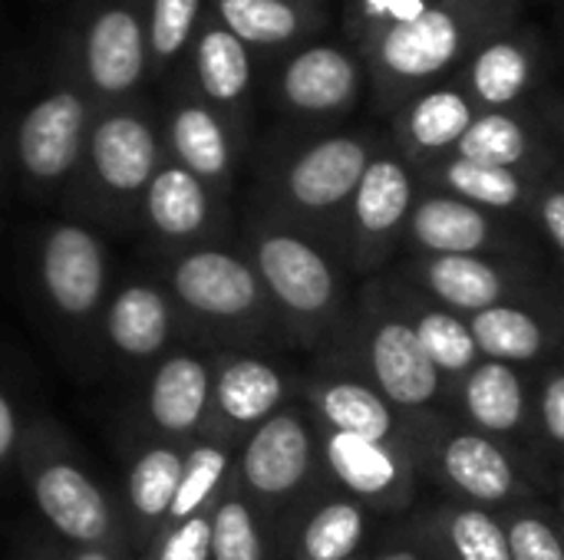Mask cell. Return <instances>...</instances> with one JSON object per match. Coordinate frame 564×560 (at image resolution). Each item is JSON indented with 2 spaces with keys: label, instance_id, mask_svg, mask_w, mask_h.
I'll return each instance as SVG.
<instances>
[{
  "label": "cell",
  "instance_id": "27",
  "mask_svg": "<svg viewBox=\"0 0 564 560\" xmlns=\"http://www.w3.org/2000/svg\"><path fill=\"white\" fill-rule=\"evenodd\" d=\"M449 399L456 406V422L519 449L532 462L529 455L532 389L525 370L496 360H479L473 373H466L449 389Z\"/></svg>",
  "mask_w": 564,
  "mask_h": 560
},
{
  "label": "cell",
  "instance_id": "53",
  "mask_svg": "<svg viewBox=\"0 0 564 560\" xmlns=\"http://www.w3.org/2000/svg\"><path fill=\"white\" fill-rule=\"evenodd\" d=\"M307 3H321V7H330V0H307Z\"/></svg>",
  "mask_w": 564,
  "mask_h": 560
},
{
  "label": "cell",
  "instance_id": "30",
  "mask_svg": "<svg viewBox=\"0 0 564 560\" xmlns=\"http://www.w3.org/2000/svg\"><path fill=\"white\" fill-rule=\"evenodd\" d=\"M473 119H476V106L453 79H443L410 96L387 119V135L410 158L413 168H423L430 162L453 155L456 142L466 135Z\"/></svg>",
  "mask_w": 564,
  "mask_h": 560
},
{
  "label": "cell",
  "instance_id": "29",
  "mask_svg": "<svg viewBox=\"0 0 564 560\" xmlns=\"http://www.w3.org/2000/svg\"><path fill=\"white\" fill-rule=\"evenodd\" d=\"M456 158L492 165V168H512L535 178L552 175V168L562 162L558 145L539 122L535 109H496V112H476L473 125L453 149Z\"/></svg>",
  "mask_w": 564,
  "mask_h": 560
},
{
  "label": "cell",
  "instance_id": "37",
  "mask_svg": "<svg viewBox=\"0 0 564 560\" xmlns=\"http://www.w3.org/2000/svg\"><path fill=\"white\" fill-rule=\"evenodd\" d=\"M205 13L208 0H145L149 79L178 83Z\"/></svg>",
  "mask_w": 564,
  "mask_h": 560
},
{
  "label": "cell",
  "instance_id": "4",
  "mask_svg": "<svg viewBox=\"0 0 564 560\" xmlns=\"http://www.w3.org/2000/svg\"><path fill=\"white\" fill-rule=\"evenodd\" d=\"M30 287L56 343L83 366H93L96 333L116 287V264L106 234L83 218L43 221L30 241Z\"/></svg>",
  "mask_w": 564,
  "mask_h": 560
},
{
  "label": "cell",
  "instance_id": "14",
  "mask_svg": "<svg viewBox=\"0 0 564 560\" xmlns=\"http://www.w3.org/2000/svg\"><path fill=\"white\" fill-rule=\"evenodd\" d=\"M420 188L410 158L383 135L344 215L340 254L350 274H377L400 254Z\"/></svg>",
  "mask_w": 564,
  "mask_h": 560
},
{
  "label": "cell",
  "instance_id": "23",
  "mask_svg": "<svg viewBox=\"0 0 564 560\" xmlns=\"http://www.w3.org/2000/svg\"><path fill=\"white\" fill-rule=\"evenodd\" d=\"M406 277L413 294L433 300L459 317L482 314L496 304L542 300L532 294L529 267L512 257L489 254H436V257H410Z\"/></svg>",
  "mask_w": 564,
  "mask_h": 560
},
{
  "label": "cell",
  "instance_id": "21",
  "mask_svg": "<svg viewBox=\"0 0 564 560\" xmlns=\"http://www.w3.org/2000/svg\"><path fill=\"white\" fill-rule=\"evenodd\" d=\"M159 122L169 162L192 172L215 195L235 201V188L241 182L251 145L185 83H175Z\"/></svg>",
  "mask_w": 564,
  "mask_h": 560
},
{
  "label": "cell",
  "instance_id": "5",
  "mask_svg": "<svg viewBox=\"0 0 564 560\" xmlns=\"http://www.w3.org/2000/svg\"><path fill=\"white\" fill-rule=\"evenodd\" d=\"M165 158L162 122L142 99L96 109L66 208L99 231L129 234L139 228L145 188Z\"/></svg>",
  "mask_w": 564,
  "mask_h": 560
},
{
  "label": "cell",
  "instance_id": "45",
  "mask_svg": "<svg viewBox=\"0 0 564 560\" xmlns=\"http://www.w3.org/2000/svg\"><path fill=\"white\" fill-rule=\"evenodd\" d=\"M370 560H436L430 554V548L423 545V538L410 528V521H387L377 535V541L370 545Z\"/></svg>",
  "mask_w": 564,
  "mask_h": 560
},
{
  "label": "cell",
  "instance_id": "52",
  "mask_svg": "<svg viewBox=\"0 0 564 560\" xmlns=\"http://www.w3.org/2000/svg\"><path fill=\"white\" fill-rule=\"evenodd\" d=\"M552 178H558V182L564 185V155H562V162H558V165L552 168Z\"/></svg>",
  "mask_w": 564,
  "mask_h": 560
},
{
  "label": "cell",
  "instance_id": "11",
  "mask_svg": "<svg viewBox=\"0 0 564 560\" xmlns=\"http://www.w3.org/2000/svg\"><path fill=\"white\" fill-rule=\"evenodd\" d=\"M268 96L291 129H340L370 99L367 66L354 43L327 33L274 59Z\"/></svg>",
  "mask_w": 564,
  "mask_h": 560
},
{
  "label": "cell",
  "instance_id": "28",
  "mask_svg": "<svg viewBox=\"0 0 564 560\" xmlns=\"http://www.w3.org/2000/svg\"><path fill=\"white\" fill-rule=\"evenodd\" d=\"M387 518L324 485L284 525L288 560H357L370 551Z\"/></svg>",
  "mask_w": 564,
  "mask_h": 560
},
{
  "label": "cell",
  "instance_id": "42",
  "mask_svg": "<svg viewBox=\"0 0 564 560\" xmlns=\"http://www.w3.org/2000/svg\"><path fill=\"white\" fill-rule=\"evenodd\" d=\"M135 560H212V512L162 525Z\"/></svg>",
  "mask_w": 564,
  "mask_h": 560
},
{
  "label": "cell",
  "instance_id": "48",
  "mask_svg": "<svg viewBox=\"0 0 564 560\" xmlns=\"http://www.w3.org/2000/svg\"><path fill=\"white\" fill-rule=\"evenodd\" d=\"M63 560H132L126 551H112V548H66Z\"/></svg>",
  "mask_w": 564,
  "mask_h": 560
},
{
  "label": "cell",
  "instance_id": "9",
  "mask_svg": "<svg viewBox=\"0 0 564 560\" xmlns=\"http://www.w3.org/2000/svg\"><path fill=\"white\" fill-rule=\"evenodd\" d=\"M413 436L426 482L443 488L446 502L502 515L539 498L532 462L519 449L463 422L413 426Z\"/></svg>",
  "mask_w": 564,
  "mask_h": 560
},
{
  "label": "cell",
  "instance_id": "31",
  "mask_svg": "<svg viewBox=\"0 0 564 560\" xmlns=\"http://www.w3.org/2000/svg\"><path fill=\"white\" fill-rule=\"evenodd\" d=\"M208 13L231 30L251 56H281L307 40L327 36L330 7L307 0H208Z\"/></svg>",
  "mask_w": 564,
  "mask_h": 560
},
{
  "label": "cell",
  "instance_id": "8",
  "mask_svg": "<svg viewBox=\"0 0 564 560\" xmlns=\"http://www.w3.org/2000/svg\"><path fill=\"white\" fill-rule=\"evenodd\" d=\"M364 376L406 422H423L449 399V386L426 356L400 300L387 287H367L354 300L350 323L324 353Z\"/></svg>",
  "mask_w": 564,
  "mask_h": 560
},
{
  "label": "cell",
  "instance_id": "19",
  "mask_svg": "<svg viewBox=\"0 0 564 560\" xmlns=\"http://www.w3.org/2000/svg\"><path fill=\"white\" fill-rule=\"evenodd\" d=\"M301 376L264 350H218L205 436L238 446L274 413L297 403Z\"/></svg>",
  "mask_w": 564,
  "mask_h": 560
},
{
  "label": "cell",
  "instance_id": "7",
  "mask_svg": "<svg viewBox=\"0 0 564 560\" xmlns=\"http://www.w3.org/2000/svg\"><path fill=\"white\" fill-rule=\"evenodd\" d=\"M512 20H496L456 0H440L406 23L364 36L360 43H354V50L367 66V102L387 122L410 96L449 79L469 56V50L486 33Z\"/></svg>",
  "mask_w": 564,
  "mask_h": 560
},
{
  "label": "cell",
  "instance_id": "15",
  "mask_svg": "<svg viewBox=\"0 0 564 560\" xmlns=\"http://www.w3.org/2000/svg\"><path fill=\"white\" fill-rule=\"evenodd\" d=\"M182 343H192L188 330L152 267L116 277L99 320L93 366L126 380H142L165 353Z\"/></svg>",
  "mask_w": 564,
  "mask_h": 560
},
{
  "label": "cell",
  "instance_id": "33",
  "mask_svg": "<svg viewBox=\"0 0 564 560\" xmlns=\"http://www.w3.org/2000/svg\"><path fill=\"white\" fill-rule=\"evenodd\" d=\"M436 560H512L502 515L469 505H423L410 518Z\"/></svg>",
  "mask_w": 564,
  "mask_h": 560
},
{
  "label": "cell",
  "instance_id": "36",
  "mask_svg": "<svg viewBox=\"0 0 564 560\" xmlns=\"http://www.w3.org/2000/svg\"><path fill=\"white\" fill-rule=\"evenodd\" d=\"M212 560H288L281 528L238 488L228 485L212 512Z\"/></svg>",
  "mask_w": 564,
  "mask_h": 560
},
{
  "label": "cell",
  "instance_id": "51",
  "mask_svg": "<svg viewBox=\"0 0 564 560\" xmlns=\"http://www.w3.org/2000/svg\"><path fill=\"white\" fill-rule=\"evenodd\" d=\"M558 30H562V33H558V46H555V50H558V56H564V0H562V13H558Z\"/></svg>",
  "mask_w": 564,
  "mask_h": 560
},
{
  "label": "cell",
  "instance_id": "1",
  "mask_svg": "<svg viewBox=\"0 0 564 560\" xmlns=\"http://www.w3.org/2000/svg\"><path fill=\"white\" fill-rule=\"evenodd\" d=\"M387 129H288L254 162L245 211L297 228L340 251L344 215ZM344 257V254H340Z\"/></svg>",
  "mask_w": 564,
  "mask_h": 560
},
{
  "label": "cell",
  "instance_id": "54",
  "mask_svg": "<svg viewBox=\"0 0 564 560\" xmlns=\"http://www.w3.org/2000/svg\"><path fill=\"white\" fill-rule=\"evenodd\" d=\"M357 560H370V551H367V554H364V558H357Z\"/></svg>",
  "mask_w": 564,
  "mask_h": 560
},
{
  "label": "cell",
  "instance_id": "20",
  "mask_svg": "<svg viewBox=\"0 0 564 560\" xmlns=\"http://www.w3.org/2000/svg\"><path fill=\"white\" fill-rule=\"evenodd\" d=\"M525 221L482 211L463 198H453L436 188H420V198L410 211L400 254L436 257V254H489L512 257L525 251Z\"/></svg>",
  "mask_w": 564,
  "mask_h": 560
},
{
  "label": "cell",
  "instance_id": "41",
  "mask_svg": "<svg viewBox=\"0 0 564 560\" xmlns=\"http://www.w3.org/2000/svg\"><path fill=\"white\" fill-rule=\"evenodd\" d=\"M440 0H340V17H344V40L360 43L370 33H380L387 26L406 23L430 10Z\"/></svg>",
  "mask_w": 564,
  "mask_h": 560
},
{
  "label": "cell",
  "instance_id": "39",
  "mask_svg": "<svg viewBox=\"0 0 564 560\" xmlns=\"http://www.w3.org/2000/svg\"><path fill=\"white\" fill-rule=\"evenodd\" d=\"M512 560H564V525L542 498L502 512Z\"/></svg>",
  "mask_w": 564,
  "mask_h": 560
},
{
  "label": "cell",
  "instance_id": "32",
  "mask_svg": "<svg viewBox=\"0 0 564 560\" xmlns=\"http://www.w3.org/2000/svg\"><path fill=\"white\" fill-rule=\"evenodd\" d=\"M539 307L519 300V304H496L482 314H473L469 330L479 347V356L519 370L549 363L562 343V323Z\"/></svg>",
  "mask_w": 564,
  "mask_h": 560
},
{
  "label": "cell",
  "instance_id": "34",
  "mask_svg": "<svg viewBox=\"0 0 564 560\" xmlns=\"http://www.w3.org/2000/svg\"><path fill=\"white\" fill-rule=\"evenodd\" d=\"M420 185L446 191L453 198H463L482 211L492 215H506V218H519L525 221L529 201L539 188L542 178L525 175V172H512V168H492V165H476L456 155H446L440 162H430L423 168H416Z\"/></svg>",
  "mask_w": 564,
  "mask_h": 560
},
{
  "label": "cell",
  "instance_id": "16",
  "mask_svg": "<svg viewBox=\"0 0 564 560\" xmlns=\"http://www.w3.org/2000/svg\"><path fill=\"white\" fill-rule=\"evenodd\" d=\"M558 63L555 40L529 17L486 33L459 69L449 76L476 112L532 109L539 92L552 83Z\"/></svg>",
  "mask_w": 564,
  "mask_h": 560
},
{
  "label": "cell",
  "instance_id": "2",
  "mask_svg": "<svg viewBox=\"0 0 564 560\" xmlns=\"http://www.w3.org/2000/svg\"><path fill=\"white\" fill-rule=\"evenodd\" d=\"M238 244L264 284L281 340L301 350H334L357 300L340 251L251 211L238 215Z\"/></svg>",
  "mask_w": 564,
  "mask_h": 560
},
{
  "label": "cell",
  "instance_id": "50",
  "mask_svg": "<svg viewBox=\"0 0 564 560\" xmlns=\"http://www.w3.org/2000/svg\"><path fill=\"white\" fill-rule=\"evenodd\" d=\"M552 508H555V515L562 518L564 525V475L558 479V492H555V505H552Z\"/></svg>",
  "mask_w": 564,
  "mask_h": 560
},
{
  "label": "cell",
  "instance_id": "6",
  "mask_svg": "<svg viewBox=\"0 0 564 560\" xmlns=\"http://www.w3.org/2000/svg\"><path fill=\"white\" fill-rule=\"evenodd\" d=\"M17 479L56 541L66 548H112L132 558L116 492L96 479L53 419L26 422Z\"/></svg>",
  "mask_w": 564,
  "mask_h": 560
},
{
  "label": "cell",
  "instance_id": "24",
  "mask_svg": "<svg viewBox=\"0 0 564 560\" xmlns=\"http://www.w3.org/2000/svg\"><path fill=\"white\" fill-rule=\"evenodd\" d=\"M188 79L185 83L198 99H205L248 145L254 132V79L258 59L251 50L225 30L212 13H205L192 53H188Z\"/></svg>",
  "mask_w": 564,
  "mask_h": 560
},
{
  "label": "cell",
  "instance_id": "3",
  "mask_svg": "<svg viewBox=\"0 0 564 560\" xmlns=\"http://www.w3.org/2000/svg\"><path fill=\"white\" fill-rule=\"evenodd\" d=\"M152 274L169 290L192 343L215 353L284 343L264 284L238 238L152 261Z\"/></svg>",
  "mask_w": 564,
  "mask_h": 560
},
{
  "label": "cell",
  "instance_id": "47",
  "mask_svg": "<svg viewBox=\"0 0 564 560\" xmlns=\"http://www.w3.org/2000/svg\"><path fill=\"white\" fill-rule=\"evenodd\" d=\"M469 10H479V13H489L496 20H519V17H529V0H456Z\"/></svg>",
  "mask_w": 564,
  "mask_h": 560
},
{
  "label": "cell",
  "instance_id": "18",
  "mask_svg": "<svg viewBox=\"0 0 564 560\" xmlns=\"http://www.w3.org/2000/svg\"><path fill=\"white\" fill-rule=\"evenodd\" d=\"M135 234L142 238L149 261H162L202 244L235 241L238 238L235 201L215 195L192 172L165 158V165L155 172V178L145 188Z\"/></svg>",
  "mask_w": 564,
  "mask_h": 560
},
{
  "label": "cell",
  "instance_id": "43",
  "mask_svg": "<svg viewBox=\"0 0 564 560\" xmlns=\"http://www.w3.org/2000/svg\"><path fill=\"white\" fill-rule=\"evenodd\" d=\"M525 224H532L539 234H545V241L564 257V185L558 178L545 175L529 201L525 211Z\"/></svg>",
  "mask_w": 564,
  "mask_h": 560
},
{
  "label": "cell",
  "instance_id": "25",
  "mask_svg": "<svg viewBox=\"0 0 564 560\" xmlns=\"http://www.w3.org/2000/svg\"><path fill=\"white\" fill-rule=\"evenodd\" d=\"M297 399L321 429L377 442H413V422H406L364 376L334 360H321V366L301 376Z\"/></svg>",
  "mask_w": 564,
  "mask_h": 560
},
{
  "label": "cell",
  "instance_id": "22",
  "mask_svg": "<svg viewBox=\"0 0 564 560\" xmlns=\"http://www.w3.org/2000/svg\"><path fill=\"white\" fill-rule=\"evenodd\" d=\"M212 376H215V350L198 343H182L165 353L139 383V426L132 432L169 439V442H195L208 429L212 413Z\"/></svg>",
  "mask_w": 564,
  "mask_h": 560
},
{
  "label": "cell",
  "instance_id": "12",
  "mask_svg": "<svg viewBox=\"0 0 564 560\" xmlns=\"http://www.w3.org/2000/svg\"><path fill=\"white\" fill-rule=\"evenodd\" d=\"M69 59L73 83L96 109L139 99L149 83L145 0H83Z\"/></svg>",
  "mask_w": 564,
  "mask_h": 560
},
{
  "label": "cell",
  "instance_id": "10",
  "mask_svg": "<svg viewBox=\"0 0 564 560\" xmlns=\"http://www.w3.org/2000/svg\"><path fill=\"white\" fill-rule=\"evenodd\" d=\"M235 482L281 528V535L288 518L327 485L317 422L301 399L238 442Z\"/></svg>",
  "mask_w": 564,
  "mask_h": 560
},
{
  "label": "cell",
  "instance_id": "46",
  "mask_svg": "<svg viewBox=\"0 0 564 560\" xmlns=\"http://www.w3.org/2000/svg\"><path fill=\"white\" fill-rule=\"evenodd\" d=\"M539 122L545 125V132L552 135V142L558 145V152L564 149V86H545L539 92V99L532 102Z\"/></svg>",
  "mask_w": 564,
  "mask_h": 560
},
{
  "label": "cell",
  "instance_id": "13",
  "mask_svg": "<svg viewBox=\"0 0 564 560\" xmlns=\"http://www.w3.org/2000/svg\"><path fill=\"white\" fill-rule=\"evenodd\" d=\"M93 116L96 106L73 79L50 86L17 116L13 165L23 191L40 201L66 205L83 165Z\"/></svg>",
  "mask_w": 564,
  "mask_h": 560
},
{
  "label": "cell",
  "instance_id": "44",
  "mask_svg": "<svg viewBox=\"0 0 564 560\" xmlns=\"http://www.w3.org/2000/svg\"><path fill=\"white\" fill-rule=\"evenodd\" d=\"M26 416L20 413V403L13 393L0 383V492L17 479V459L26 432Z\"/></svg>",
  "mask_w": 564,
  "mask_h": 560
},
{
  "label": "cell",
  "instance_id": "35",
  "mask_svg": "<svg viewBox=\"0 0 564 560\" xmlns=\"http://www.w3.org/2000/svg\"><path fill=\"white\" fill-rule=\"evenodd\" d=\"M406 320L413 323L426 356L433 360V366L440 370V376L446 380V386L453 389L466 373H473V366L482 360L479 356V347L473 340V330H469V320L433 304V300H423L420 294L400 287L393 290Z\"/></svg>",
  "mask_w": 564,
  "mask_h": 560
},
{
  "label": "cell",
  "instance_id": "38",
  "mask_svg": "<svg viewBox=\"0 0 564 560\" xmlns=\"http://www.w3.org/2000/svg\"><path fill=\"white\" fill-rule=\"evenodd\" d=\"M235 452H238V446L221 442L215 436H202V439L188 442L185 472H182V482H178V492H175L165 525L215 512V505L235 482Z\"/></svg>",
  "mask_w": 564,
  "mask_h": 560
},
{
  "label": "cell",
  "instance_id": "40",
  "mask_svg": "<svg viewBox=\"0 0 564 560\" xmlns=\"http://www.w3.org/2000/svg\"><path fill=\"white\" fill-rule=\"evenodd\" d=\"M529 389H532L529 442L535 439L545 455L558 459L564 465V363L549 360L539 370H532L529 373Z\"/></svg>",
  "mask_w": 564,
  "mask_h": 560
},
{
  "label": "cell",
  "instance_id": "49",
  "mask_svg": "<svg viewBox=\"0 0 564 560\" xmlns=\"http://www.w3.org/2000/svg\"><path fill=\"white\" fill-rule=\"evenodd\" d=\"M17 560H63V551H56L50 545H30Z\"/></svg>",
  "mask_w": 564,
  "mask_h": 560
},
{
  "label": "cell",
  "instance_id": "17",
  "mask_svg": "<svg viewBox=\"0 0 564 560\" xmlns=\"http://www.w3.org/2000/svg\"><path fill=\"white\" fill-rule=\"evenodd\" d=\"M317 436L327 485L387 521H403L423 508V488L430 482L416 455V436L413 442H377L321 426Z\"/></svg>",
  "mask_w": 564,
  "mask_h": 560
},
{
  "label": "cell",
  "instance_id": "26",
  "mask_svg": "<svg viewBox=\"0 0 564 560\" xmlns=\"http://www.w3.org/2000/svg\"><path fill=\"white\" fill-rule=\"evenodd\" d=\"M182 442L155 439L132 432L122 449V479H119V512L129 535L132 560L152 541V535L165 525L169 508L175 502L182 472H185Z\"/></svg>",
  "mask_w": 564,
  "mask_h": 560
},
{
  "label": "cell",
  "instance_id": "55",
  "mask_svg": "<svg viewBox=\"0 0 564 560\" xmlns=\"http://www.w3.org/2000/svg\"><path fill=\"white\" fill-rule=\"evenodd\" d=\"M0 162H3V158H0Z\"/></svg>",
  "mask_w": 564,
  "mask_h": 560
}]
</instances>
